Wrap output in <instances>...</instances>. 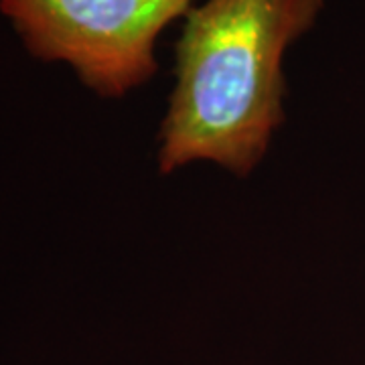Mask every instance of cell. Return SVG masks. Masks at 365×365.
<instances>
[{
    "label": "cell",
    "instance_id": "6da1fadb",
    "mask_svg": "<svg viewBox=\"0 0 365 365\" xmlns=\"http://www.w3.org/2000/svg\"><path fill=\"white\" fill-rule=\"evenodd\" d=\"M323 0H207L185 14L160 128L163 173L211 160L246 177L284 120L282 57Z\"/></svg>",
    "mask_w": 365,
    "mask_h": 365
},
{
    "label": "cell",
    "instance_id": "7a4b0ae2",
    "mask_svg": "<svg viewBox=\"0 0 365 365\" xmlns=\"http://www.w3.org/2000/svg\"><path fill=\"white\" fill-rule=\"evenodd\" d=\"M193 0H0L26 49L67 61L104 98H122L155 76V45Z\"/></svg>",
    "mask_w": 365,
    "mask_h": 365
}]
</instances>
